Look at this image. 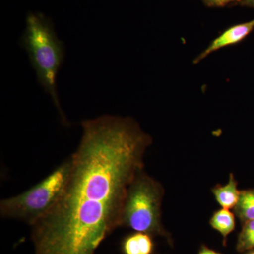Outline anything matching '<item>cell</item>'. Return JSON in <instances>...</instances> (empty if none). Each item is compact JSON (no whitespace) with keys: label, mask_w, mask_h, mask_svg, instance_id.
Wrapping results in <instances>:
<instances>
[{"label":"cell","mask_w":254,"mask_h":254,"mask_svg":"<svg viewBox=\"0 0 254 254\" xmlns=\"http://www.w3.org/2000/svg\"><path fill=\"white\" fill-rule=\"evenodd\" d=\"M81 126L64 191L31 226L36 254H95L120 227L127 190L143 170L152 138L133 119L103 115Z\"/></svg>","instance_id":"6da1fadb"},{"label":"cell","mask_w":254,"mask_h":254,"mask_svg":"<svg viewBox=\"0 0 254 254\" xmlns=\"http://www.w3.org/2000/svg\"><path fill=\"white\" fill-rule=\"evenodd\" d=\"M20 45L28 53L38 83L51 97L63 123L67 125L57 91V76L64 58V46L57 36L52 21L41 13H29Z\"/></svg>","instance_id":"7a4b0ae2"},{"label":"cell","mask_w":254,"mask_h":254,"mask_svg":"<svg viewBox=\"0 0 254 254\" xmlns=\"http://www.w3.org/2000/svg\"><path fill=\"white\" fill-rule=\"evenodd\" d=\"M163 187L141 170L127 190L120 220V227L150 235L167 237L162 223Z\"/></svg>","instance_id":"3957f363"},{"label":"cell","mask_w":254,"mask_h":254,"mask_svg":"<svg viewBox=\"0 0 254 254\" xmlns=\"http://www.w3.org/2000/svg\"><path fill=\"white\" fill-rule=\"evenodd\" d=\"M71 170V158L48 177L21 194L1 200L0 214L4 218L32 225L47 215L63 195Z\"/></svg>","instance_id":"277c9868"},{"label":"cell","mask_w":254,"mask_h":254,"mask_svg":"<svg viewBox=\"0 0 254 254\" xmlns=\"http://www.w3.org/2000/svg\"><path fill=\"white\" fill-rule=\"evenodd\" d=\"M254 19L248 22L239 23L232 26L222 32L220 36L210 43L208 48H205L197 58L193 60V63L198 64L205 59L209 55L217 51V50L225 48V47L233 46L243 41L249 35L254 31Z\"/></svg>","instance_id":"5b68a950"},{"label":"cell","mask_w":254,"mask_h":254,"mask_svg":"<svg viewBox=\"0 0 254 254\" xmlns=\"http://www.w3.org/2000/svg\"><path fill=\"white\" fill-rule=\"evenodd\" d=\"M212 193L217 203L222 208L234 209L240 200L241 190L235 175L231 173L226 185H217L212 189Z\"/></svg>","instance_id":"8992f818"},{"label":"cell","mask_w":254,"mask_h":254,"mask_svg":"<svg viewBox=\"0 0 254 254\" xmlns=\"http://www.w3.org/2000/svg\"><path fill=\"white\" fill-rule=\"evenodd\" d=\"M122 250L124 254H153L154 244L149 234L136 232L125 237Z\"/></svg>","instance_id":"52a82bcc"},{"label":"cell","mask_w":254,"mask_h":254,"mask_svg":"<svg viewBox=\"0 0 254 254\" xmlns=\"http://www.w3.org/2000/svg\"><path fill=\"white\" fill-rule=\"evenodd\" d=\"M210 226L218 231L226 241L227 236L235 230L236 227L235 214L229 209L222 208L216 210L210 219Z\"/></svg>","instance_id":"ba28073f"},{"label":"cell","mask_w":254,"mask_h":254,"mask_svg":"<svg viewBox=\"0 0 254 254\" xmlns=\"http://www.w3.org/2000/svg\"><path fill=\"white\" fill-rule=\"evenodd\" d=\"M234 210L243 222L254 220V189L241 190L240 200Z\"/></svg>","instance_id":"9c48e42d"},{"label":"cell","mask_w":254,"mask_h":254,"mask_svg":"<svg viewBox=\"0 0 254 254\" xmlns=\"http://www.w3.org/2000/svg\"><path fill=\"white\" fill-rule=\"evenodd\" d=\"M202 1L210 7H224L230 5L240 4L241 0H202Z\"/></svg>","instance_id":"30bf717a"},{"label":"cell","mask_w":254,"mask_h":254,"mask_svg":"<svg viewBox=\"0 0 254 254\" xmlns=\"http://www.w3.org/2000/svg\"><path fill=\"white\" fill-rule=\"evenodd\" d=\"M252 249H254V235L242 242H239L237 244V250L240 252Z\"/></svg>","instance_id":"8fae6325"},{"label":"cell","mask_w":254,"mask_h":254,"mask_svg":"<svg viewBox=\"0 0 254 254\" xmlns=\"http://www.w3.org/2000/svg\"><path fill=\"white\" fill-rule=\"evenodd\" d=\"M198 254H222L219 253V252H215L213 250L208 248L206 247H203L200 249L199 253Z\"/></svg>","instance_id":"7c38bea8"},{"label":"cell","mask_w":254,"mask_h":254,"mask_svg":"<svg viewBox=\"0 0 254 254\" xmlns=\"http://www.w3.org/2000/svg\"><path fill=\"white\" fill-rule=\"evenodd\" d=\"M240 4L247 7L254 8V0H241Z\"/></svg>","instance_id":"4fadbf2b"},{"label":"cell","mask_w":254,"mask_h":254,"mask_svg":"<svg viewBox=\"0 0 254 254\" xmlns=\"http://www.w3.org/2000/svg\"><path fill=\"white\" fill-rule=\"evenodd\" d=\"M250 254H254V252H252V253H250Z\"/></svg>","instance_id":"5bb4252c"}]
</instances>
